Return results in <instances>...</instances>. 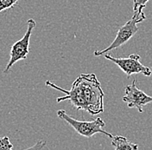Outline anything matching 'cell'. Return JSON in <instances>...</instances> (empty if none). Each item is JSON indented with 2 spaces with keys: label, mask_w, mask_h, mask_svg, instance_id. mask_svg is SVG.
Returning <instances> with one entry per match:
<instances>
[{
  "label": "cell",
  "mask_w": 152,
  "mask_h": 150,
  "mask_svg": "<svg viewBox=\"0 0 152 150\" xmlns=\"http://www.w3.org/2000/svg\"><path fill=\"white\" fill-rule=\"evenodd\" d=\"M45 84L65 94L57 98L58 103L68 101L76 110H85L92 115H97L104 111V91L94 73L81 74L76 78L69 90L50 81H46Z\"/></svg>",
  "instance_id": "obj_1"
},
{
  "label": "cell",
  "mask_w": 152,
  "mask_h": 150,
  "mask_svg": "<svg viewBox=\"0 0 152 150\" xmlns=\"http://www.w3.org/2000/svg\"><path fill=\"white\" fill-rule=\"evenodd\" d=\"M142 10L143 9H139L138 10L135 11L132 18L129 20L128 22H126V24H124L123 26L118 28L117 36L113 41V43L108 47L102 50H95L94 56H103L106 53L110 54L112 50L122 46L125 43H127L131 38H133L134 35L138 31L137 24L142 23V21L146 18V16Z\"/></svg>",
  "instance_id": "obj_2"
},
{
  "label": "cell",
  "mask_w": 152,
  "mask_h": 150,
  "mask_svg": "<svg viewBox=\"0 0 152 150\" xmlns=\"http://www.w3.org/2000/svg\"><path fill=\"white\" fill-rule=\"evenodd\" d=\"M57 115L59 118L62 119L67 124H69L81 136L91 138L96 134H103L111 139H113V137L111 133H108L104 129L105 123L100 117H98L94 121H78L67 115L66 111L62 109L57 111Z\"/></svg>",
  "instance_id": "obj_3"
},
{
  "label": "cell",
  "mask_w": 152,
  "mask_h": 150,
  "mask_svg": "<svg viewBox=\"0 0 152 150\" xmlns=\"http://www.w3.org/2000/svg\"><path fill=\"white\" fill-rule=\"evenodd\" d=\"M37 25L36 21L33 18H29L27 21V30L23 37L20 40L17 41L10 49V60L4 69V74H8L16 63H18L21 60H25L28 56L29 52V41L30 37L32 35V31Z\"/></svg>",
  "instance_id": "obj_4"
},
{
  "label": "cell",
  "mask_w": 152,
  "mask_h": 150,
  "mask_svg": "<svg viewBox=\"0 0 152 150\" xmlns=\"http://www.w3.org/2000/svg\"><path fill=\"white\" fill-rule=\"evenodd\" d=\"M104 57L118 66L127 77H130L134 74H142L146 76H150L152 74L151 69L149 67L142 65L140 62V56L138 54H132L126 58L123 57H113L110 54H104Z\"/></svg>",
  "instance_id": "obj_5"
},
{
  "label": "cell",
  "mask_w": 152,
  "mask_h": 150,
  "mask_svg": "<svg viewBox=\"0 0 152 150\" xmlns=\"http://www.w3.org/2000/svg\"><path fill=\"white\" fill-rule=\"evenodd\" d=\"M123 102L127 104L128 108H136L138 112H143V107L152 103V96L145 94L137 86V79H133L132 83L127 85L124 89Z\"/></svg>",
  "instance_id": "obj_6"
},
{
  "label": "cell",
  "mask_w": 152,
  "mask_h": 150,
  "mask_svg": "<svg viewBox=\"0 0 152 150\" xmlns=\"http://www.w3.org/2000/svg\"><path fill=\"white\" fill-rule=\"evenodd\" d=\"M112 145L116 150L129 149L136 150L138 149V145L132 141H128V139L122 135H116L112 139Z\"/></svg>",
  "instance_id": "obj_7"
},
{
  "label": "cell",
  "mask_w": 152,
  "mask_h": 150,
  "mask_svg": "<svg viewBox=\"0 0 152 150\" xmlns=\"http://www.w3.org/2000/svg\"><path fill=\"white\" fill-rule=\"evenodd\" d=\"M20 0H0V13L4 10L13 8Z\"/></svg>",
  "instance_id": "obj_8"
},
{
  "label": "cell",
  "mask_w": 152,
  "mask_h": 150,
  "mask_svg": "<svg viewBox=\"0 0 152 150\" xmlns=\"http://www.w3.org/2000/svg\"><path fill=\"white\" fill-rule=\"evenodd\" d=\"M13 149V145L10 141L8 136H3L0 138V150Z\"/></svg>",
  "instance_id": "obj_9"
},
{
  "label": "cell",
  "mask_w": 152,
  "mask_h": 150,
  "mask_svg": "<svg viewBox=\"0 0 152 150\" xmlns=\"http://www.w3.org/2000/svg\"><path fill=\"white\" fill-rule=\"evenodd\" d=\"M150 0H134L133 1V11H137L139 9H144L146 4Z\"/></svg>",
  "instance_id": "obj_10"
},
{
  "label": "cell",
  "mask_w": 152,
  "mask_h": 150,
  "mask_svg": "<svg viewBox=\"0 0 152 150\" xmlns=\"http://www.w3.org/2000/svg\"><path fill=\"white\" fill-rule=\"evenodd\" d=\"M46 147V143L44 142V141H38L37 143H36V145L35 146H33V147H30V148H28L29 149H44Z\"/></svg>",
  "instance_id": "obj_11"
}]
</instances>
